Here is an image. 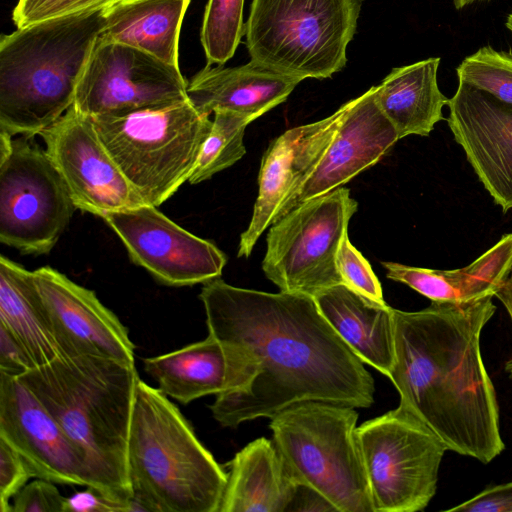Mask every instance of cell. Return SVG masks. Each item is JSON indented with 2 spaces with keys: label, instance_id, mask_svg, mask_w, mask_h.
<instances>
[{
  "label": "cell",
  "instance_id": "obj_1",
  "mask_svg": "<svg viewBox=\"0 0 512 512\" xmlns=\"http://www.w3.org/2000/svg\"><path fill=\"white\" fill-rule=\"evenodd\" d=\"M199 297L209 335L240 348L256 365L246 390L216 395L210 405L223 427L271 418L304 401L373 404L371 374L312 296L235 287L219 277L204 283Z\"/></svg>",
  "mask_w": 512,
  "mask_h": 512
},
{
  "label": "cell",
  "instance_id": "obj_2",
  "mask_svg": "<svg viewBox=\"0 0 512 512\" xmlns=\"http://www.w3.org/2000/svg\"><path fill=\"white\" fill-rule=\"evenodd\" d=\"M492 296L393 309L394 364L388 378L399 405L422 420L448 450L483 464L505 449L496 391L480 339L496 312Z\"/></svg>",
  "mask_w": 512,
  "mask_h": 512
},
{
  "label": "cell",
  "instance_id": "obj_3",
  "mask_svg": "<svg viewBox=\"0 0 512 512\" xmlns=\"http://www.w3.org/2000/svg\"><path fill=\"white\" fill-rule=\"evenodd\" d=\"M77 447L86 486L119 501L133 498L128 439L139 380L135 364L92 356H58L17 376Z\"/></svg>",
  "mask_w": 512,
  "mask_h": 512
},
{
  "label": "cell",
  "instance_id": "obj_4",
  "mask_svg": "<svg viewBox=\"0 0 512 512\" xmlns=\"http://www.w3.org/2000/svg\"><path fill=\"white\" fill-rule=\"evenodd\" d=\"M106 8L47 19L1 36V131L32 138L73 106Z\"/></svg>",
  "mask_w": 512,
  "mask_h": 512
},
{
  "label": "cell",
  "instance_id": "obj_5",
  "mask_svg": "<svg viewBox=\"0 0 512 512\" xmlns=\"http://www.w3.org/2000/svg\"><path fill=\"white\" fill-rule=\"evenodd\" d=\"M127 464L133 498L146 512H219L227 473L168 396L140 378Z\"/></svg>",
  "mask_w": 512,
  "mask_h": 512
},
{
  "label": "cell",
  "instance_id": "obj_6",
  "mask_svg": "<svg viewBox=\"0 0 512 512\" xmlns=\"http://www.w3.org/2000/svg\"><path fill=\"white\" fill-rule=\"evenodd\" d=\"M270 419L273 442L297 484L318 491L337 512H373L354 407L304 401Z\"/></svg>",
  "mask_w": 512,
  "mask_h": 512
},
{
  "label": "cell",
  "instance_id": "obj_7",
  "mask_svg": "<svg viewBox=\"0 0 512 512\" xmlns=\"http://www.w3.org/2000/svg\"><path fill=\"white\" fill-rule=\"evenodd\" d=\"M90 118L128 182L156 207L188 181L212 126L189 100Z\"/></svg>",
  "mask_w": 512,
  "mask_h": 512
},
{
  "label": "cell",
  "instance_id": "obj_8",
  "mask_svg": "<svg viewBox=\"0 0 512 512\" xmlns=\"http://www.w3.org/2000/svg\"><path fill=\"white\" fill-rule=\"evenodd\" d=\"M362 0H252L245 22L251 61L296 77L326 79L347 63Z\"/></svg>",
  "mask_w": 512,
  "mask_h": 512
},
{
  "label": "cell",
  "instance_id": "obj_9",
  "mask_svg": "<svg viewBox=\"0 0 512 512\" xmlns=\"http://www.w3.org/2000/svg\"><path fill=\"white\" fill-rule=\"evenodd\" d=\"M356 439L373 512L424 510L448 450L438 435L399 405L358 426Z\"/></svg>",
  "mask_w": 512,
  "mask_h": 512
},
{
  "label": "cell",
  "instance_id": "obj_10",
  "mask_svg": "<svg viewBox=\"0 0 512 512\" xmlns=\"http://www.w3.org/2000/svg\"><path fill=\"white\" fill-rule=\"evenodd\" d=\"M358 208L350 190L336 188L310 199L270 225L262 261L265 276L280 291L314 297L343 284L337 252Z\"/></svg>",
  "mask_w": 512,
  "mask_h": 512
},
{
  "label": "cell",
  "instance_id": "obj_11",
  "mask_svg": "<svg viewBox=\"0 0 512 512\" xmlns=\"http://www.w3.org/2000/svg\"><path fill=\"white\" fill-rule=\"evenodd\" d=\"M29 139H13L0 159V242L39 255L53 249L77 208L45 149Z\"/></svg>",
  "mask_w": 512,
  "mask_h": 512
},
{
  "label": "cell",
  "instance_id": "obj_12",
  "mask_svg": "<svg viewBox=\"0 0 512 512\" xmlns=\"http://www.w3.org/2000/svg\"><path fill=\"white\" fill-rule=\"evenodd\" d=\"M187 85L179 66L98 37L73 105L88 117L160 108L188 100Z\"/></svg>",
  "mask_w": 512,
  "mask_h": 512
},
{
  "label": "cell",
  "instance_id": "obj_13",
  "mask_svg": "<svg viewBox=\"0 0 512 512\" xmlns=\"http://www.w3.org/2000/svg\"><path fill=\"white\" fill-rule=\"evenodd\" d=\"M132 261L168 286H191L219 278L226 255L161 213L142 204L106 214Z\"/></svg>",
  "mask_w": 512,
  "mask_h": 512
},
{
  "label": "cell",
  "instance_id": "obj_14",
  "mask_svg": "<svg viewBox=\"0 0 512 512\" xmlns=\"http://www.w3.org/2000/svg\"><path fill=\"white\" fill-rule=\"evenodd\" d=\"M39 135L77 209L103 218L145 204L74 105Z\"/></svg>",
  "mask_w": 512,
  "mask_h": 512
},
{
  "label": "cell",
  "instance_id": "obj_15",
  "mask_svg": "<svg viewBox=\"0 0 512 512\" xmlns=\"http://www.w3.org/2000/svg\"><path fill=\"white\" fill-rule=\"evenodd\" d=\"M59 356L92 355L135 364V346L119 318L87 289L58 270L33 271Z\"/></svg>",
  "mask_w": 512,
  "mask_h": 512
},
{
  "label": "cell",
  "instance_id": "obj_16",
  "mask_svg": "<svg viewBox=\"0 0 512 512\" xmlns=\"http://www.w3.org/2000/svg\"><path fill=\"white\" fill-rule=\"evenodd\" d=\"M374 91L372 86L351 100L321 158L282 204L273 223L302 203L342 187L380 161L400 140L379 108Z\"/></svg>",
  "mask_w": 512,
  "mask_h": 512
},
{
  "label": "cell",
  "instance_id": "obj_17",
  "mask_svg": "<svg viewBox=\"0 0 512 512\" xmlns=\"http://www.w3.org/2000/svg\"><path fill=\"white\" fill-rule=\"evenodd\" d=\"M0 438L24 458L34 477L86 486L75 444L29 388L5 372H0Z\"/></svg>",
  "mask_w": 512,
  "mask_h": 512
},
{
  "label": "cell",
  "instance_id": "obj_18",
  "mask_svg": "<svg viewBox=\"0 0 512 512\" xmlns=\"http://www.w3.org/2000/svg\"><path fill=\"white\" fill-rule=\"evenodd\" d=\"M448 126L474 172L504 213L512 208V104L459 82Z\"/></svg>",
  "mask_w": 512,
  "mask_h": 512
},
{
  "label": "cell",
  "instance_id": "obj_19",
  "mask_svg": "<svg viewBox=\"0 0 512 512\" xmlns=\"http://www.w3.org/2000/svg\"><path fill=\"white\" fill-rule=\"evenodd\" d=\"M351 100L319 121L288 129L263 154L258 195L248 228L241 234L238 257H249L285 200L297 189L332 140Z\"/></svg>",
  "mask_w": 512,
  "mask_h": 512
},
{
  "label": "cell",
  "instance_id": "obj_20",
  "mask_svg": "<svg viewBox=\"0 0 512 512\" xmlns=\"http://www.w3.org/2000/svg\"><path fill=\"white\" fill-rule=\"evenodd\" d=\"M143 366L166 396L182 404L207 395L244 391L256 375L248 354L209 334L204 340L146 358Z\"/></svg>",
  "mask_w": 512,
  "mask_h": 512
},
{
  "label": "cell",
  "instance_id": "obj_21",
  "mask_svg": "<svg viewBox=\"0 0 512 512\" xmlns=\"http://www.w3.org/2000/svg\"><path fill=\"white\" fill-rule=\"evenodd\" d=\"M301 81L251 60L237 67L207 65L188 82L187 98L203 115L230 110L255 120L284 102Z\"/></svg>",
  "mask_w": 512,
  "mask_h": 512
},
{
  "label": "cell",
  "instance_id": "obj_22",
  "mask_svg": "<svg viewBox=\"0 0 512 512\" xmlns=\"http://www.w3.org/2000/svg\"><path fill=\"white\" fill-rule=\"evenodd\" d=\"M313 298L358 358L388 377L395 355L394 308L373 302L344 284L324 289Z\"/></svg>",
  "mask_w": 512,
  "mask_h": 512
},
{
  "label": "cell",
  "instance_id": "obj_23",
  "mask_svg": "<svg viewBox=\"0 0 512 512\" xmlns=\"http://www.w3.org/2000/svg\"><path fill=\"white\" fill-rule=\"evenodd\" d=\"M228 466L219 512H288L298 484L273 441L257 438Z\"/></svg>",
  "mask_w": 512,
  "mask_h": 512
},
{
  "label": "cell",
  "instance_id": "obj_24",
  "mask_svg": "<svg viewBox=\"0 0 512 512\" xmlns=\"http://www.w3.org/2000/svg\"><path fill=\"white\" fill-rule=\"evenodd\" d=\"M387 278L403 283L431 302H469L494 294L512 268V233L469 265L453 270L381 262Z\"/></svg>",
  "mask_w": 512,
  "mask_h": 512
},
{
  "label": "cell",
  "instance_id": "obj_25",
  "mask_svg": "<svg viewBox=\"0 0 512 512\" xmlns=\"http://www.w3.org/2000/svg\"><path fill=\"white\" fill-rule=\"evenodd\" d=\"M439 57L393 68L375 86V100L394 126L399 139L408 135L428 136L439 121L449 99L437 83Z\"/></svg>",
  "mask_w": 512,
  "mask_h": 512
},
{
  "label": "cell",
  "instance_id": "obj_26",
  "mask_svg": "<svg viewBox=\"0 0 512 512\" xmlns=\"http://www.w3.org/2000/svg\"><path fill=\"white\" fill-rule=\"evenodd\" d=\"M191 0H119L106 8L99 37L178 66L181 25Z\"/></svg>",
  "mask_w": 512,
  "mask_h": 512
},
{
  "label": "cell",
  "instance_id": "obj_27",
  "mask_svg": "<svg viewBox=\"0 0 512 512\" xmlns=\"http://www.w3.org/2000/svg\"><path fill=\"white\" fill-rule=\"evenodd\" d=\"M0 324L22 345L34 367L59 356L33 271L4 255L0 256Z\"/></svg>",
  "mask_w": 512,
  "mask_h": 512
},
{
  "label": "cell",
  "instance_id": "obj_28",
  "mask_svg": "<svg viewBox=\"0 0 512 512\" xmlns=\"http://www.w3.org/2000/svg\"><path fill=\"white\" fill-rule=\"evenodd\" d=\"M252 121V117L238 112L215 111L210 132L188 182L198 184L206 181L239 161L246 153L243 139L246 127Z\"/></svg>",
  "mask_w": 512,
  "mask_h": 512
},
{
  "label": "cell",
  "instance_id": "obj_29",
  "mask_svg": "<svg viewBox=\"0 0 512 512\" xmlns=\"http://www.w3.org/2000/svg\"><path fill=\"white\" fill-rule=\"evenodd\" d=\"M244 0H208L200 40L207 65H223L231 59L245 35Z\"/></svg>",
  "mask_w": 512,
  "mask_h": 512
},
{
  "label": "cell",
  "instance_id": "obj_30",
  "mask_svg": "<svg viewBox=\"0 0 512 512\" xmlns=\"http://www.w3.org/2000/svg\"><path fill=\"white\" fill-rule=\"evenodd\" d=\"M459 82L512 104V53L491 46L478 49L456 68Z\"/></svg>",
  "mask_w": 512,
  "mask_h": 512
},
{
  "label": "cell",
  "instance_id": "obj_31",
  "mask_svg": "<svg viewBox=\"0 0 512 512\" xmlns=\"http://www.w3.org/2000/svg\"><path fill=\"white\" fill-rule=\"evenodd\" d=\"M336 265L344 285L373 302L386 304L377 276L367 259L351 244L348 234L338 249Z\"/></svg>",
  "mask_w": 512,
  "mask_h": 512
},
{
  "label": "cell",
  "instance_id": "obj_32",
  "mask_svg": "<svg viewBox=\"0 0 512 512\" xmlns=\"http://www.w3.org/2000/svg\"><path fill=\"white\" fill-rule=\"evenodd\" d=\"M119 0H19L12 12L17 28L84 10L108 7Z\"/></svg>",
  "mask_w": 512,
  "mask_h": 512
},
{
  "label": "cell",
  "instance_id": "obj_33",
  "mask_svg": "<svg viewBox=\"0 0 512 512\" xmlns=\"http://www.w3.org/2000/svg\"><path fill=\"white\" fill-rule=\"evenodd\" d=\"M34 477L24 458L0 438V512H12L10 499Z\"/></svg>",
  "mask_w": 512,
  "mask_h": 512
},
{
  "label": "cell",
  "instance_id": "obj_34",
  "mask_svg": "<svg viewBox=\"0 0 512 512\" xmlns=\"http://www.w3.org/2000/svg\"><path fill=\"white\" fill-rule=\"evenodd\" d=\"M65 499L54 482L38 478L14 496L12 512H64Z\"/></svg>",
  "mask_w": 512,
  "mask_h": 512
},
{
  "label": "cell",
  "instance_id": "obj_35",
  "mask_svg": "<svg viewBox=\"0 0 512 512\" xmlns=\"http://www.w3.org/2000/svg\"><path fill=\"white\" fill-rule=\"evenodd\" d=\"M64 512H145V509L134 498L126 502L119 501L86 486L85 490L66 497Z\"/></svg>",
  "mask_w": 512,
  "mask_h": 512
},
{
  "label": "cell",
  "instance_id": "obj_36",
  "mask_svg": "<svg viewBox=\"0 0 512 512\" xmlns=\"http://www.w3.org/2000/svg\"><path fill=\"white\" fill-rule=\"evenodd\" d=\"M449 512H512V482L488 487Z\"/></svg>",
  "mask_w": 512,
  "mask_h": 512
},
{
  "label": "cell",
  "instance_id": "obj_37",
  "mask_svg": "<svg viewBox=\"0 0 512 512\" xmlns=\"http://www.w3.org/2000/svg\"><path fill=\"white\" fill-rule=\"evenodd\" d=\"M34 365L22 345L0 324V372L20 376Z\"/></svg>",
  "mask_w": 512,
  "mask_h": 512
},
{
  "label": "cell",
  "instance_id": "obj_38",
  "mask_svg": "<svg viewBox=\"0 0 512 512\" xmlns=\"http://www.w3.org/2000/svg\"><path fill=\"white\" fill-rule=\"evenodd\" d=\"M310 511L337 512V509L318 491L309 486L298 484L288 512Z\"/></svg>",
  "mask_w": 512,
  "mask_h": 512
},
{
  "label": "cell",
  "instance_id": "obj_39",
  "mask_svg": "<svg viewBox=\"0 0 512 512\" xmlns=\"http://www.w3.org/2000/svg\"><path fill=\"white\" fill-rule=\"evenodd\" d=\"M494 296L498 298L506 308L512 322V268L507 277L496 290ZM505 370L509 374L510 378H512V356L506 362Z\"/></svg>",
  "mask_w": 512,
  "mask_h": 512
},
{
  "label": "cell",
  "instance_id": "obj_40",
  "mask_svg": "<svg viewBox=\"0 0 512 512\" xmlns=\"http://www.w3.org/2000/svg\"><path fill=\"white\" fill-rule=\"evenodd\" d=\"M476 1H483V0H453L454 6L456 9H462L465 6L472 4Z\"/></svg>",
  "mask_w": 512,
  "mask_h": 512
},
{
  "label": "cell",
  "instance_id": "obj_41",
  "mask_svg": "<svg viewBox=\"0 0 512 512\" xmlns=\"http://www.w3.org/2000/svg\"><path fill=\"white\" fill-rule=\"evenodd\" d=\"M505 25L512 34V12L507 16Z\"/></svg>",
  "mask_w": 512,
  "mask_h": 512
}]
</instances>
